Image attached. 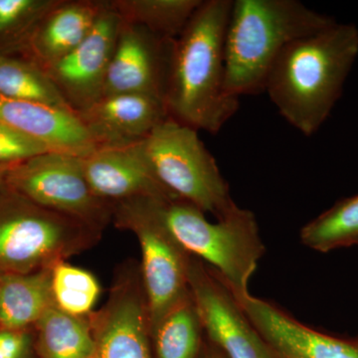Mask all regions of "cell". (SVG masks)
Here are the masks:
<instances>
[{"instance_id": "obj_1", "label": "cell", "mask_w": 358, "mask_h": 358, "mask_svg": "<svg viewBox=\"0 0 358 358\" xmlns=\"http://www.w3.org/2000/svg\"><path fill=\"white\" fill-rule=\"evenodd\" d=\"M233 0H202L174 40L164 106L171 119L216 134L239 109L226 88L225 34Z\"/></svg>"}, {"instance_id": "obj_2", "label": "cell", "mask_w": 358, "mask_h": 358, "mask_svg": "<svg viewBox=\"0 0 358 358\" xmlns=\"http://www.w3.org/2000/svg\"><path fill=\"white\" fill-rule=\"evenodd\" d=\"M358 57V28L334 23L288 45L268 73L264 92L306 136L317 133L343 94Z\"/></svg>"}, {"instance_id": "obj_3", "label": "cell", "mask_w": 358, "mask_h": 358, "mask_svg": "<svg viewBox=\"0 0 358 358\" xmlns=\"http://www.w3.org/2000/svg\"><path fill=\"white\" fill-rule=\"evenodd\" d=\"M336 22L298 0H233L225 34L227 91L236 98L264 92L288 45Z\"/></svg>"}, {"instance_id": "obj_4", "label": "cell", "mask_w": 358, "mask_h": 358, "mask_svg": "<svg viewBox=\"0 0 358 358\" xmlns=\"http://www.w3.org/2000/svg\"><path fill=\"white\" fill-rule=\"evenodd\" d=\"M102 236L103 231L0 187V277L52 268L93 248Z\"/></svg>"}, {"instance_id": "obj_5", "label": "cell", "mask_w": 358, "mask_h": 358, "mask_svg": "<svg viewBox=\"0 0 358 358\" xmlns=\"http://www.w3.org/2000/svg\"><path fill=\"white\" fill-rule=\"evenodd\" d=\"M157 209L179 243L211 268L237 301L248 296L249 282L265 254L253 212L238 206L216 222L194 205L157 199Z\"/></svg>"}, {"instance_id": "obj_6", "label": "cell", "mask_w": 358, "mask_h": 358, "mask_svg": "<svg viewBox=\"0 0 358 358\" xmlns=\"http://www.w3.org/2000/svg\"><path fill=\"white\" fill-rule=\"evenodd\" d=\"M138 147L160 185L176 199L217 220L237 208L229 185L197 129L169 117Z\"/></svg>"}, {"instance_id": "obj_7", "label": "cell", "mask_w": 358, "mask_h": 358, "mask_svg": "<svg viewBox=\"0 0 358 358\" xmlns=\"http://www.w3.org/2000/svg\"><path fill=\"white\" fill-rule=\"evenodd\" d=\"M157 199L147 197L113 204V221L128 230L141 247V278L150 313V333L171 308L189 292L192 255L173 236L157 209Z\"/></svg>"}, {"instance_id": "obj_8", "label": "cell", "mask_w": 358, "mask_h": 358, "mask_svg": "<svg viewBox=\"0 0 358 358\" xmlns=\"http://www.w3.org/2000/svg\"><path fill=\"white\" fill-rule=\"evenodd\" d=\"M6 185L50 210L103 231L113 221V204L90 187L81 157L48 152L7 171Z\"/></svg>"}, {"instance_id": "obj_9", "label": "cell", "mask_w": 358, "mask_h": 358, "mask_svg": "<svg viewBox=\"0 0 358 358\" xmlns=\"http://www.w3.org/2000/svg\"><path fill=\"white\" fill-rule=\"evenodd\" d=\"M95 358H155L150 313L140 264L115 270L107 301L88 315Z\"/></svg>"}, {"instance_id": "obj_10", "label": "cell", "mask_w": 358, "mask_h": 358, "mask_svg": "<svg viewBox=\"0 0 358 358\" xmlns=\"http://www.w3.org/2000/svg\"><path fill=\"white\" fill-rule=\"evenodd\" d=\"M189 289L205 338L226 358H275L220 277L192 255Z\"/></svg>"}, {"instance_id": "obj_11", "label": "cell", "mask_w": 358, "mask_h": 358, "mask_svg": "<svg viewBox=\"0 0 358 358\" xmlns=\"http://www.w3.org/2000/svg\"><path fill=\"white\" fill-rule=\"evenodd\" d=\"M121 24V16L112 1H103L95 25L84 41L44 70L77 114L103 95Z\"/></svg>"}, {"instance_id": "obj_12", "label": "cell", "mask_w": 358, "mask_h": 358, "mask_svg": "<svg viewBox=\"0 0 358 358\" xmlns=\"http://www.w3.org/2000/svg\"><path fill=\"white\" fill-rule=\"evenodd\" d=\"M173 42L122 20L102 96L143 95L164 103Z\"/></svg>"}, {"instance_id": "obj_13", "label": "cell", "mask_w": 358, "mask_h": 358, "mask_svg": "<svg viewBox=\"0 0 358 358\" xmlns=\"http://www.w3.org/2000/svg\"><path fill=\"white\" fill-rule=\"evenodd\" d=\"M237 301L275 358H358L357 341L315 331L251 294Z\"/></svg>"}, {"instance_id": "obj_14", "label": "cell", "mask_w": 358, "mask_h": 358, "mask_svg": "<svg viewBox=\"0 0 358 358\" xmlns=\"http://www.w3.org/2000/svg\"><path fill=\"white\" fill-rule=\"evenodd\" d=\"M78 115L96 148L138 145L169 117L162 101L143 95L103 96Z\"/></svg>"}, {"instance_id": "obj_15", "label": "cell", "mask_w": 358, "mask_h": 358, "mask_svg": "<svg viewBox=\"0 0 358 358\" xmlns=\"http://www.w3.org/2000/svg\"><path fill=\"white\" fill-rule=\"evenodd\" d=\"M81 160L90 187L108 203L147 197L176 199L160 185L138 145L96 148Z\"/></svg>"}, {"instance_id": "obj_16", "label": "cell", "mask_w": 358, "mask_h": 358, "mask_svg": "<svg viewBox=\"0 0 358 358\" xmlns=\"http://www.w3.org/2000/svg\"><path fill=\"white\" fill-rule=\"evenodd\" d=\"M0 122L53 152L84 157L96 150L77 113L0 96Z\"/></svg>"}, {"instance_id": "obj_17", "label": "cell", "mask_w": 358, "mask_h": 358, "mask_svg": "<svg viewBox=\"0 0 358 358\" xmlns=\"http://www.w3.org/2000/svg\"><path fill=\"white\" fill-rule=\"evenodd\" d=\"M100 0H58L33 30L23 53L45 70L79 46L93 29Z\"/></svg>"}, {"instance_id": "obj_18", "label": "cell", "mask_w": 358, "mask_h": 358, "mask_svg": "<svg viewBox=\"0 0 358 358\" xmlns=\"http://www.w3.org/2000/svg\"><path fill=\"white\" fill-rule=\"evenodd\" d=\"M54 306L51 268L0 277V329H33Z\"/></svg>"}, {"instance_id": "obj_19", "label": "cell", "mask_w": 358, "mask_h": 358, "mask_svg": "<svg viewBox=\"0 0 358 358\" xmlns=\"http://www.w3.org/2000/svg\"><path fill=\"white\" fill-rule=\"evenodd\" d=\"M155 358H199L205 334L192 294H186L152 329Z\"/></svg>"}, {"instance_id": "obj_20", "label": "cell", "mask_w": 358, "mask_h": 358, "mask_svg": "<svg viewBox=\"0 0 358 358\" xmlns=\"http://www.w3.org/2000/svg\"><path fill=\"white\" fill-rule=\"evenodd\" d=\"M34 329L38 358H95L88 317H75L54 306Z\"/></svg>"}, {"instance_id": "obj_21", "label": "cell", "mask_w": 358, "mask_h": 358, "mask_svg": "<svg viewBox=\"0 0 358 358\" xmlns=\"http://www.w3.org/2000/svg\"><path fill=\"white\" fill-rule=\"evenodd\" d=\"M202 0H112L122 20L141 26L162 38L176 40Z\"/></svg>"}, {"instance_id": "obj_22", "label": "cell", "mask_w": 358, "mask_h": 358, "mask_svg": "<svg viewBox=\"0 0 358 358\" xmlns=\"http://www.w3.org/2000/svg\"><path fill=\"white\" fill-rule=\"evenodd\" d=\"M0 96L76 113L47 73L27 59L0 54Z\"/></svg>"}, {"instance_id": "obj_23", "label": "cell", "mask_w": 358, "mask_h": 358, "mask_svg": "<svg viewBox=\"0 0 358 358\" xmlns=\"http://www.w3.org/2000/svg\"><path fill=\"white\" fill-rule=\"evenodd\" d=\"M301 243L329 253L358 244V194L336 202L301 229Z\"/></svg>"}, {"instance_id": "obj_24", "label": "cell", "mask_w": 358, "mask_h": 358, "mask_svg": "<svg viewBox=\"0 0 358 358\" xmlns=\"http://www.w3.org/2000/svg\"><path fill=\"white\" fill-rule=\"evenodd\" d=\"M51 289L55 307L75 317L91 315L102 292L95 275L67 262L51 268Z\"/></svg>"}, {"instance_id": "obj_25", "label": "cell", "mask_w": 358, "mask_h": 358, "mask_svg": "<svg viewBox=\"0 0 358 358\" xmlns=\"http://www.w3.org/2000/svg\"><path fill=\"white\" fill-rule=\"evenodd\" d=\"M58 0H0V54L21 51L39 21Z\"/></svg>"}, {"instance_id": "obj_26", "label": "cell", "mask_w": 358, "mask_h": 358, "mask_svg": "<svg viewBox=\"0 0 358 358\" xmlns=\"http://www.w3.org/2000/svg\"><path fill=\"white\" fill-rule=\"evenodd\" d=\"M48 152L53 150L0 122V169L8 171L26 160Z\"/></svg>"}, {"instance_id": "obj_27", "label": "cell", "mask_w": 358, "mask_h": 358, "mask_svg": "<svg viewBox=\"0 0 358 358\" xmlns=\"http://www.w3.org/2000/svg\"><path fill=\"white\" fill-rule=\"evenodd\" d=\"M0 358H38L34 327L0 329Z\"/></svg>"}, {"instance_id": "obj_28", "label": "cell", "mask_w": 358, "mask_h": 358, "mask_svg": "<svg viewBox=\"0 0 358 358\" xmlns=\"http://www.w3.org/2000/svg\"><path fill=\"white\" fill-rule=\"evenodd\" d=\"M199 358H226L222 353L219 352L217 348H214L208 341L205 343L203 350Z\"/></svg>"}, {"instance_id": "obj_29", "label": "cell", "mask_w": 358, "mask_h": 358, "mask_svg": "<svg viewBox=\"0 0 358 358\" xmlns=\"http://www.w3.org/2000/svg\"><path fill=\"white\" fill-rule=\"evenodd\" d=\"M9 171V169H8ZM6 169H0V187L6 185Z\"/></svg>"}, {"instance_id": "obj_30", "label": "cell", "mask_w": 358, "mask_h": 358, "mask_svg": "<svg viewBox=\"0 0 358 358\" xmlns=\"http://www.w3.org/2000/svg\"><path fill=\"white\" fill-rule=\"evenodd\" d=\"M357 345H358V339H357Z\"/></svg>"}]
</instances>
